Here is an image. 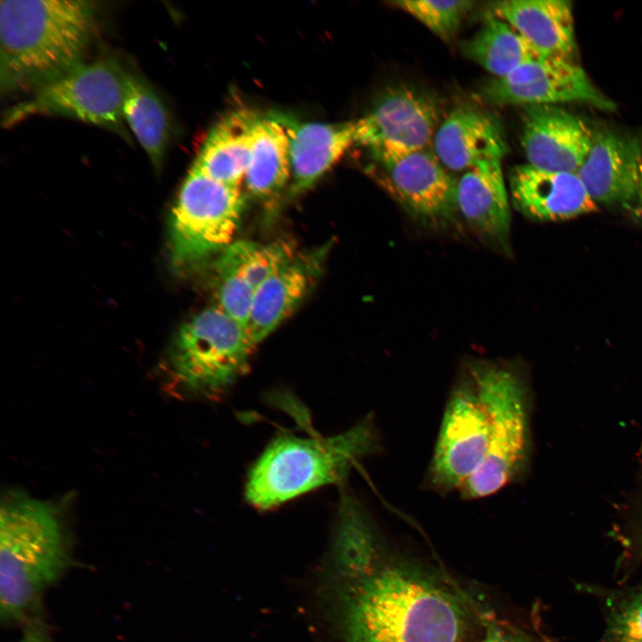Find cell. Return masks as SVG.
<instances>
[{"instance_id":"1","label":"cell","mask_w":642,"mask_h":642,"mask_svg":"<svg viewBox=\"0 0 642 642\" xmlns=\"http://www.w3.org/2000/svg\"><path fill=\"white\" fill-rule=\"evenodd\" d=\"M342 603L346 642H457L462 613L430 580L383 567L350 580Z\"/></svg>"},{"instance_id":"2","label":"cell","mask_w":642,"mask_h":642,"mask_svg":"<svg viewBox=\"0 0 642 642\" xmlns=\"http://www.w3.org/2000/svg\"><path fill=\"white\" fill-rule=\"evenodd\" d=\"M95 24L91 1H1L2 93L37 90L84 62Z\"/></svg>"},{"instance_id":"3","label":"cell","mask_w":642,"mask_h":642,"mask_svg":"<svg viewBox=\"0 0 642 642\" xmlns=\"http://www.w3.org/2000/svg\"><path fill=\"white\" fill-rule=\"evenodd\" d=\"M70 565L57 514L23 495L0 510V617L15 623L35 617L43 593Z\"/></svg>"},{"instance_id":"4","label":"cell","mask_w":642,"mask_h":642,"mask_svg":"<svg viewBox=\"0 0 642 642\" xmlns=\"http://www.w3.org/2000/svg\"><path fill=\"white\" fill-rule=\"evenodd\" d=\"M381 449L371 415L334 436L278 437L252 465L245 498L259 509L272 508L320 486L342 482L358 462Z\"/></svg>"},{"instance_id":"5","label":"cell","mask_w":642,"mask_h":642,"mask_svg":"<svg viewBox=\"0 0 642 642\" xmlns=\"http://www.w3.org/2000/svg\"><path fill=\"white\" fill-rule=\"evenodd\" d=\"M490 417V441L479 468L457 491L477 500L501 491L522 478L531 448L530 396L521 370L512 363L471 360Z\"/></svg>"},{"instance_id":"6","label":"cell","mask_w":642,"mask_h":642,"mask_svg":"<svg viewBox=\"0 0 642 642\" xmlns=\"http://www.w3.org/2000/svg\"><path fill=\"white\" fill-rule=\"evenodd\" d=\"M62 116L111 130L129 139L123 115L122 68L113 59L82 62L9 108L11 128L33 116Z\"/></svg>"},{"instance_id":"7","label":"cell","mask_w":642,"mask_h":642,"mask_svg":"<svg viewBox=\"0 0 642 642\" xmlns=\"http://www.w3.org/2000/svg\"><path fill=\"white\" fill-rule=\"evenodd\" d=\"M241 187L218 182L195 166L187 173L171 214V256L193 268L232 243L244 208Z\"/></svg>"},{"instance_id":"8","label":"cell","mask_w":642,"mask_h":642,"mask_svg":"<svg viewBox=\"0 0 642 642\" xmlns=\"http://www.w3.org/2000/svg\"><path fill=\"white\" fill-rule=\"evenodd\" d=\"M255 346L246 327L215 306L180 329L172 355L174 371L189 391L218 395L247 369Z\"/></svg>"},{"instance_id":"9","label":"cell","mask_w":642,"mask_h":642,"mask_svg":"<svg viewBox=\"0 0 642 642\" xmlns=\"http://www.w3.org/2000/svg\"><path fill=\"white\" fill-rule=\"evenodd\" d=\"M490 417L479 383L466 364L452 383L424 484L446 495L458 491L482 465L489 448Z\"/></svg>"},{"instance_id":"10","label":"cell","mask_w":642,"mask_h":642,"mask_svg":"<svg viewBox=\"0 0 642 642\" xmlns=\"http://www.w3.org/2000/svg\"><path fill=\"white\" fill-rule=\"evenodd\" d=\"M440 123V107L431 95L412 86H393L357 119V144L370 156L429 148Z\"/></svg>"},{"instance_id":"11","label":"cell","mask_w":642,"mask_h":642,"mask_svg":"<svg viewBox=\"0 0 642 642\" xmlns=\"http://www.w3.org/2000/svg\"><path fill=\"white\" fill-rule=\"evenodd\" d=\"M484 101L494 105H556L583 103L604 111L614 103L590 81L573 61L540 56L509 74L493 78L481 89Z\"/></svg>"},{"instance_id":"12","label":"cell","mask_w":642,"mask_h":642,"mask_svg":"<svg viewBox=\"0 0 642 642\" xmlns=\"http://www.w3.org/2000/svg\"><path fill=\"white\" fill-rule=\"evenodd\" d=\"M370 157L371 176L413 218L434 224L453 214L457 181L432 147Z\"/></svg>"},{"instance_id":"13","label":"cell","mask_w":642,"mask_h":642,"mask_svg":"<svg viewBox=\"0 0 642 642\" xmlns=\"http://www.w3.org/2000/svg\"><path fill=\"white\" fill-rule=\"evenodd\" d=\"M521 144L527 163L551 172L577 173L594 131L578 116L556 105L525 106Z\"/></svg>"},{"instance_id":"14","label":"cell","mask_w":642,"mask_h":642,"mask_svg":"<svg viewBox=\"0 0 642 642\" xmlns=\"http://www.w3.org/2000/svg\"><path fill=\"white\" fill-rule=\"evenodd\" d=\"M641 163L637 138L600 129L577 175L597 206H626L637 200Z\"/></svg>"},{"instance_id":"15","label":"cell","mask_w":642,"mask_h":642,"mask_svg":"<svg viewBox=\"0 0 642 642\" xmlns=\"http://www.w3.org/2000/svg\"><path fill=\"white\" fill-rule=\"evenodd\" d=\"M509 185L515 207L535 220H566L597 210L577 173L546 171L526 163L511 170Z\"/></svg>"},{"instance_id":"16","label":"cell","mask_w":642,"mask_h":642,"mask_svg":"<svg viewBox=\"0 0 642 642\" xmlns=\"http://www.w3.org/2000/svg\"><path fill=\"white\" fill-rule=\"evenodd\" d=\"M432 149L448 170L457 172L484 160L502 159L507 150L498 121L471 106L453 109L440 121Z\"/></svg>"},{"instance_id":"17","label":"cell","mask_w":642,"mask_h":642,"mask_svg":"<svg viewBox=\"0 0 642 642\" xmlns=\"http://www.w3.org/2000/svg\"><path fill=\"white\" fill-rule=\"evenodd\" d=\"M501 160H484L465 170L456 182V206L479 235L506 246L511 218Z\"/></svg>"},{"instance_id":"18","label":"cell","mask_w":642,"mask_h":642,"mask_svg":"<svg viewBox=\"0 0 642 642\" xmlns=\"http://www.w3.org/2000/svg\"><path fill=\"white\" fill-rule=\"evenodd\" d=\"M491 9L508 21L539 55L574 60L577 45L570 1L505 0L493 3Z\"/></svg>"},{"instance_id":"19","label":"cell","mask_w":642,"mask_h":642,"mask_svg":"<svg viewBox=\"0 0 642 642\" xmlns=\"http://www.w3.org/2000/svg\"><path fill=\"white\" fill-rule=\"evenodd\" d=\"M322 251L295 256L255 291L246 329L256 345L305 297L319 271Z\"/></svg>"},{"instance_id":"20","label":"cell","mask_w":642,"mask_h":642,"mask_svg":"<svg viewBox=\"0 0 642 642\" xmlns=\"http://www.w3.org/2000/svg\"><path fill=\"white\" fill-rule=\"evenodd\" d=\"M357 120L340 123L310 122L291 128V193L311 187L354 144Z\"/></svg>"},{"instance_id":"21","label":"cell","mask_w":642,"mask_h":642,"mask_svg":"<svg viewBox=\"0 0 642 642\" xmlns=\"http://www.w3.org/2000/svg\"><path fill=\"white\" fill-rule=\"evenodd\" d=\"M259 117L249 109L224 115L209 132L193 166L218 182L241 187Z\"/></svg>"},{"instance_id":"22","label":"cell","mask_w":642,"mask_h":642,"mask_svg":"<svg viewBox=\"0 0 642 642\" xmlns=\"http://www.w3.org/2000/svg\"><path fill=\"white\" fill-rule=\"evenodd\" d=\"M292 121L278 114L259 117L243 181L251 196L270 199L291 180Z\"/></svg>"},{"instance_id":"23","label":"cell","mask_w":642,"mask_h":642,"mask_svg":"<svg viewBox=\"0 0 642 642\" xmlns=\"http://www.w3.org/2000/svg\"><path fill=\"white\" fill-rule=\"evenodd\" d=\"M123 115L129 129L160 171L170 137V124L164 103L140 76L122 69Z\"/></svg>"},{"instance_id":"24","label":"cell","mask_w":642,"mask_h":642,"mask_svg":"<svg viewBox=\"0 0 642 642\" xmlns=\"http://www.w3.org/2000/svg\"><path fill=\"white\" fill-rule=\"evenodd\" d=\"M377 549L378 538L369 514L356 498L344 492L332 548L336 572L350 580L358 579L372 569Z\"/></svg>"},{"instance_id":"25","label":"cell","mask_w":642,"mask_h":642,"mask_svg":"<svg viewBox=\"0 0 642 642\" xmlns=\"http://www.w3.org/2000/svg\"><path fill=\"white\" fill-rule=\"evenodd\" d=\"M462 51L494 78L504 77L541 56L508 21L493 12L486 16L480 29L463 42Z\"/></svg>"},{"instance_id":"26","label":"cell","mask_w":642,"mask_h":642,"mask_svg":"<svg viewBox=\"0 0 642 642\" xmlns=\"http://www.w3.org/2000/svg\"><path fill=\"white\" fill-rule=\"evenodd\" d=\"M214 271L217 307L246 327L254 288L226 248L218 256Z\"/></svg>"},{"instance_id":"27","label":"cell","mask_w":642,"mask_h":642,"mask_svg":"<svg viewBox=\"0 0 642 642\" xmlns=\"http://www.w3.org/2000/svg\"><path fill=\"white\" fill-rule=\"evenodd\" d=\"M226 249L255 291L295 257L292 244L285 241L260 244L239 240Z\"/></svg>"},{"instance_id":"28","label":"cell","mask_w":642,"mask_h":642,"mask_svg":"<svg viewBox=\"0 0 642 642\" xmlns=\"http://www.w3.org/2000/svg\"><path fill=\"white\" fill-rule=\"evenodd\" d=\"M475 3L465 0H397L391 4L421 22L441 39L451 38Z\"/></svg>"},{"instance_id":"29","label":"cell","mask_w":642,"mask_h":642,"mask_svg":"<svg viewBox=\"0 0 642 642\" xmlns=\"http://www.w3.org/2000/svg\"><path fill=\"white\" fill-rule=\"evenodd\" d=\"M609 642H642V587L613 598L606 616Z\"/></svg>"},{"instance_id":"30","label":"cell","mask_w":642,"mask_h":642,"mask_svg":"<svg viewBox=\"0 0 642 642\" xmlns=\"http://www.w3.org/2000/svg\"><path fill=\"white\" fill-rule=\"evenodd\" d=\"M19 642H52L48 629L36 616L26 621L23 635Z\"/></svg>"},{"instance_id":"31","label":"cell","mask_w":642,"mask_h":642,"mask_svg":"<svg viewBox=\"0 0 642 642\" xmlns=\"http://www.w3.org/2000/svg\"><path fill=\"white\" fill-rule=\"evenodd\" d=\"M482 642H521L498 630H492Z\"/></svg>"},{"instance_id":"32","label":"cell","mask_w":642,"mask_h":642,"mask_svg":"<svg viewBox=\"0 0 642 642\" xmlns=\"http://www.w3.org/2000/svg\"><path fill=\"white\" fill-rule=\"evenodd\" d=\"M637 202L638 205L642 212V163L640 167V177H639V185H638V191L637 195Z\"/></svg>"},{"instance_id":"33","label":"cell","mask_w":642,"mask_h":642,"mask_svg":"<svg viewBox=\"0 0 642 642\" xmlns=\"http://www.w3.org/2000/svg\"><path fill=\"white\" fill-rule=\"evenodd\" d=\"M622 642H630V641H622Z\"/></svg>"}]
</instances>
